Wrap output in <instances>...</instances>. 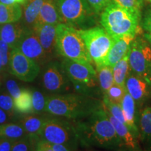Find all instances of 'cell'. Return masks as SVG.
<instances>
[{
    "label": "cell",
    "instance_id": "obj_1",
    "mask_svg": "<svg viewBox=\"0 0 151 151\" xmlns=\"http://www.w3.org/2000/svg\"><path fill=\"white\" fill-rule=\"evenodd\" d=\"M80 144L111 150L120 148V141L104 107L90 116L73 120Z\"/></svg>",
    "mask_w": 151,
    "mask_h": 151
},
{
    "label": "cell",
    "instance_id": "obj_2",
    "mask_svg": "<svg viewBox=\"0 0 151 151\" xmlns=\"http://www.w3.org/2000/svg\"><path fill=\"white\" fill-rule=\"evenodd\" d=\"M103 107L102 99L77 92L48 94L46 113L69 120H80Z\"/></svg>",
    "mask_w": 151,
    "mask_h": 151
},
{
    "label": "cell",
    "instance_id": "obj_3",
    "mask_svg": "<svg viewBox=\"0 0 151 151\" xmlns=\"http://www.w3.org/2000/svg\"><path fill=\"white\" fill-rule=\"evenodd\" d=\"M140 18L112 1L101 13V26L113 39L137 35Z\"/></svg>",
    "mask_w": 151,
    "mask_h": 151
},
{
    "label": "cell",
    "instance_id": "obj_4",
    "mask_svg": "<svg viewBox=\"0 0 151 151\" xmlns=\"http://www.w3.org/2000/svg\"><path fill=\"white\" fill-rule=\"evenodd\" d=\"M62 67L73 86V91L86 95L102 99L97 71L91 64H83L65 59Z\"/></svg>",
    "mask_w": 151,
    "mask_h": 151
},
{
    "label": "cell",
    "instance_id": "obj_5",
    "mask_svg": "<svg viewBox=\"0 0 151 151\" xmlns=\"http://www.w3.org/2000/svg\"><path fill=\"white\" fill-rule=\"evenodd\" d=\"M56 52L66 59L92 65L78 29L67 24L57 25Z\"/></svg>",
    "mask_w": 151,
    "mask_h": 151
},
{
    "label": "cell",
    "instance_id": "obj_6",
    "mask_svg": "<svg viewBox=\"0 0 151 151\" xmlns=\"http://www.w3.org/2000/svg\"><path fill=\"white\" fill-rule=\"evenodd\" d=\"M40 139L52 144L64 145L73 150L79 144L73 120L50 114L43 124Z\"/></svg>",
    "mask_w": 151,
    "mask_h": 151
},
{
    "label": "cell",
    "instance_id": "obj_7",
    "mask_svg": "<svg viewBox=\"0 0 151 151\" xmlns=\"http://www.w3.org/2000/svg\"><path fill=\"white\" fill-rule=\"evenodd\" d=\"M87 50L96 67L104 65L114 39L103 27H94L78 29Z\"/></svg>",
    "mask_w": 151,
    "mask_h": 151
},
{
    "label": "cell",
    "instance_id": "obj_8",
    "mask_svg": "<svg viewBox=\"0 0 151 151\" xmlns=\"http://www.w3.org/2000/svg\"><path fill=\"white\" fill-rule=\"evenodd\" d=\"M131 71L151 85V46L146 38L136 36L129 50Z\"/></svg>",
    "mask_w": 151,
    "mask_h": 151
},
{
    "label": "cell",
    "instance_id": "obj_9",
    "mask_svg": "<svg viewBox=\"0 0 151 151\" xmlns=\"http://www.w3.org/2000/svg\"><path fill=\"white\" fill-rule=\"evenodd\" d=\"M41 69V86L49 94H65L73 90L62 63L49 61Z\"/></svg>",
    "mask_w": 151,
    "mask_h": 151
},
{
    "label": "cell",
    "instance_id": "obj_10",
    "mask_svg": "<svg viewBox=\"0 0 151 151\" xmlns=\"http://www.w3.org/2000/svg\"><path fill=\"white\" fill-rule=\"evenodd\" d=\"M56 6L64 22L73 27L83 26L94 12L87 0H58Z\"/></svg>",
    "mask_w": 151,
    "mask_h": 151
},
{
    "label": "cell",
    "instance_id": "obj_11",
    "mask_svg": "<svg viewBox=\"0 0 151 151\" xmlns=\"http://www.w3.org/2000/svg\"><path fill=\"white\" fill-rule=\"evenodd\" d=\"M41 67L26 57L18 48H14L9 60V73L23 82H32L40 74Z\"/></svg>",
    "mask_w": 151,
    "mask_h": 151
},
{
    "label": "cell",
    "instance_id": "obj_12",
    "mask_svg": "<svg viewBox=\"0 0 151 151\" xmlns=\"http://www.w3.org/2000/svg\"><path fill=\"white\" fill-rule=\"evenodd\" d=\"M16 48H18L24 55L37 62L41 67L50 61L35 32L32 29L26 30Z\"/></svg>",
    "mask_w": 151,
    "mask_h": 151
},
{
    "label": "cell",
    "instance_id": "obj_13",
    "mask_svg": "<svg viewBox=\"0 0 151 151\" xmlns=\"http://www.w3.org/2000/svg\"><path fill=\"white\" fill-rule=\"evenodd\" d=\"M125 88L134 100L138 111L151 97V85L132 71L126 79Z\"/></svg>",
    "mask_w": 151,
    "mask_h": 151
},
{
    "label": "cell",
    "instance_id": "obj_14",
    "mask_svg": "<svg viewBox=\"0 0 151 151\" xmlns=\"http://www.w3.org/2000/svg\"><path fill=\"white\" fill-rule=\"evenodd\" d=\"M32 30L50 60V57L56 51L57 25L49 24H36Z\"/></svg>",
    "mask_w": 151,
    "mask_h": 151
},
{
    "label": "cell",
    "instance_id": "obj_15",
    "mask_svg": "<svg viewBox=\"0 0 151 151\" xmlns=\"http://www.w3.org/2000/svg\"><path fill=\"white\" fill-rule=\"evenodd\" d=\"M48 113H30L21 116L18 118V122L22 125L26 134L32 140L40 139L41 130L43 127Z\"/></svg>",
    "mask_w": 151,
    "mask_h": 151
},
{
    "label": "cell",
    "instance_id": "obj_16",
    "mask_svg": "<svg viewBox=\"0 0 151 151\" xmlns=\"http://www.w3.org/2000/svg\"><path fill=\"white\" fill-rule=\"evenodd\" d=\"M137 35H125L114 39L104 65L113 67L129 52L132 41Z\"/></svg>",
    "mask_w": 151,
    "mask_h": 151
},
{
    "label": "cell",
    "instance_id": "obj_17",
    "mask_svg": "<svg viewBox=\"0 0 151 151\" xmlns=\"http://www.w3.org/2000/svg\"><path fill=\"white\" fill-rule=\"evenodd\" d=\"M106 111L109 120L116 130L117 135L120 139V148H123L124 150L127 151H140V149L139 148V141H138L139 139L134 137V135L130 132L125 124L113 117L106 110Z\"/></svg>",
    "mask_w": 151,
    "mask_h": 151
},
{
    "label": "cell",
    "instance_id": "obj_18",
    "mask_svg": "<svg viewBox=\"0 0 151 151\" xmlns=\"http://www.w3.org/2000/svg\"><path fill=\"white\" fill-rule=\"evenodd\" d=\"M120 106L123 112L126 125L134 137L139 140V130L138 127L139 114L137 111L138 109L134 100L127 92L124 94Z\"/></svg>",
    "mask_w": 151,
    "mask_h": 151
},
{
    "label": "cell",
    "instance_id": "obj_19",
    "mask_svg": "<svg viewBox=\"0 0 151 151\" xmlns=\"http://www.w3.org/2000/svg\"><path fill=\"white\" fill-rule=\"evenodd\" d=\"M27 29L29 28L26 27L20 20L12 23L1 24H0V39L12 48H16Z\"/></svg>",
    "mask_w": 151,
    "mask_h": 151
},
{
    "label": "cell",
    "instance_id": "obj_20",
    "mask_svg": "<svg viewBox=\"0 0 151 151\" xmlns=\"http://www.w3.org/2000/svg\"><path fill=\"white\" fill-rule=\"evenodd\" d=\"M138 127L139 140L146 151H151V106L145 107L141 110L138 118Z\"/></svg>",
    "mask_w": 151,
    "mask_h": 151
},
{
    "label": "cell",
    "instance_id": "obj_21",
    "mask_svg": "<svg viewBox=\"0 0 151 151\" xmlns=\"http://www.w3.org/2000/svg\"><path fill=\"white\" fill-rule=\"evenodd\" d=\"M61 23L65 22L60 16L57 6L52 0H46L39 11L35 25L40 24L58 25Z\"/></svg>",
    "mask_w": 151,
    "mask_h": 151
},
{
    "label": "cell",
    "instance_id": "obj_22",
    "mask_svg": "<svg viewBox=\"0 0 151 151\" xmlns=\"http://www.w3.org/2000/svg\"><path fill=\"white\" fill-rule=\"evenodd\" d=\"M46 0H27L23 4L22 23L26 27L32 29L35 24L38 15Z\"/></svg>",
    "mask_w": 151,
    "mask_h": 151
},
{
    "label": "cell",
    "instance_id": "obj_23",
    "mask_svg": "<svg viewBox=\"0 0 151 151\" xmlns=\"http://www.w3.org/2000/svg\"><path fill=\"white\" fill-rule=\"evenodd\" d=\"M14 100V109L19 117L34 113L31 89L22 88L19 96Z\"/></svg>",
    "mask_w": 151,
    "mask_h": 151
},
{
    "label": "cell",
    "instance_id": "obj_24",
    "mask_svg": "<svg viewBox=\"0 0 151 151\" xmlns=\"http://www.w3.org/2000/svg\"><path fill=\"white\" fill-rule=\"evenodd\" d=\"M22 16V10L19 4L5 5L0 3V24L18 22Z\"/></svg>",
    "mask_w": 151,
    "mask_h": 151
},
{
    "label": "cell",
    "instance_id": "obj_25",
    "mask_svg": "<svg viewBox=\"0 0 151 151\" xmlns=\"http://www.w3.org/2000/svg\"><path fill=\"white\" fill-rule=\"evenodd\" d=\"M25 137H27V134L18 121L10 122L0 125V138L16 141Z\"/></svg>",
    "mask_w": 151,
    "mask_h": 151
},
{
    "label": "cell",
    "instance_id": "obj_26",
    "mask_svg": "<svg viewBox=\"0 0 151 151\" xmlns=\"http://www.w3.org/2000/svg\"><path fill=\"white\" fill-rule=\"evenodd\" d=\"M114 83L125 87V82L131 68L129 62V52L113 67Z\"/></svg>",
    "mask_w": 151,
    "mask_h": 151
},
{
    "label": "cell",
    "instance_id": "obj_27",
    "mask_svg": "<svg viewBox=\"0 0 151 151\" xmlns=\"http://www.w3.org/2000/svg\"><path fill=\"white\" fill-rule=\"evenodd\" d=\"M98 81H99L100 90L104 94L106 93L109 88L114 84L113 67L103 65L96 67Z\"/></svg>",
    "mask_w": 151,
    "mask_h": 151
},
{
    "label": "cell",
    "instance_id": "obj_28",
    "mask_svg": "<svg viewBox=\"0 0 151 151\" xmlns=\"http://www.w3.org/2000/svg\"><path fill=\"white\" fill-rule=\"evenodd\" d=\"M16 79L18 78L10 73H6L2 76V83L1 86L10 94L14 99L18 97L22 90Z\"/></svg>",
    "mask_w": 151,
    "mask_h": 151
},
{
    "label": "cell",
    "instance_id": "obj_29",
    "mask_svg": "<svg viewBox=\"0 0 151 151\" xmlns=\"http://www.w3.org/2000/svg\"><path fill=\"white\" fill-rule=\"evenodd\" d=\"M0 108L8 113L14 121L20 118L15 111L14 99L2 87H0Z\"/></svg>",
    "mask_w": 151,
    "mask_h": 151
},
{
    "label": "cell",
    "instance_id": "obj_30",
    "mask_svg": "<svg viewBox=\"0 0 151 151\" xmlns=\"http://www.w3.org/2000/svg\"><path fill=\"white\" fill-rule=\"evenodd\" d=\"M32 99V107L34 113L42 114L46 113L47 96L39 89H31Z\"/></svg>",
    "mask_w": 151,
    "mask_h": 151
},
{
    "label": "cell",
    "instance_id": "obj_31",
    "mask_svg": "<svg viewBox=\"0 0 151 151\" xmlns=\"http://www.w3.org/2000/svg\"><path fill=\"white\" fill-rule=\"evenodd\" d=\"M113 1L122 8L126 9L139 18H141L143 0H113Z\"/></svg>",
    "mask_w": 151,
    "mask_h": 151
},
{
    "label": "cell",
    "instance_id": "obj_32",
    "mask_svg": "<svg viewBox=\"0 0 151 151\" xmlns=\"http://www.w3.org/2000/svg\"><path fill=\"white\" fill-rule=\"evenodd\" d=\"M126 92L127 90L125 87H122L114 83L103 96L108 98L112 102L120 105Z\"/></svg>",
    "mask_w": 151,
    "mask_h": 151
},
{
    "label": "cell",
    "instance_id": "obj_33",
    "mask_svg": "<svg viewBox=\"0 0 151 151\" xmlns=\"http://www.w3.org/2000/svg\"><path fill=\"white\" fill-rule=\"evenodd\" d=\"M14 48L11 47L8 43L0 39V58H1L2 65L5 71L9 73V60H10L11 53L12 49Z\"/></svg>",
    "mask_w": 151,
    "mask_h": 151
},
{
    "label": "cell",
    "instance_id": "obj_34",
    "mask_svg": "<svg viewBox=\"0 0 151 151\" xmlns=\"http://www.w3.org/2000/svg\"><path fill=\"white\" fill-rule=\"evenodd\" d=\"M35 141L36 140H32L27 136L21 139L14 141L11 151H29Z\"/></svg>",
    "mask_w": 151,
    "mask_h": 151
},
{
    "label": "cell",
    "instance_id": "obj_35",
    "mask_svg": "<svg viewBox=\"0 0 151 151\" xmlns=\"http://www.w3.org/2000/svg\"><path fill=\"white\" fill-rule=\"evenodd\" d=\"M93 11L97 14L102 11L113 0H87Z\"/></svg>",
    "mask_w": 151,
    "mask_h": 151
},
{
    "label": "cell",
    "instance_id": "obj_36",
    "mask_svg": "<svg viewBox=\"0 0 151 151\" xmlns=\"http://www.w3.org/2000/svg\"><path fill=\"white\" fill-rule=\"evenodd\" d=\"M36 147L38 151H54L51 143L41 139L36 141Z\"/></svg>",
    "mask_w": 151,
    "mask_h": 151
},
{
    "label": "cell",
    "instance_id": "obj_37",
    "mask_svg": "<svg viewBox=\"0 0 151 151\" xmlns=\"http://www.w3.org/2000/svg\"><path fill=\"white\" fill-rule=\"evenodd\" d=\"M14 141L0 138V151H11Z\"/></svg>",
    "mask_w": 151,
    "mask_h": 151
},
{
    "label": "cell",
    "instance_id": "obj_38",
    "mask_svg": "<svg viewBox=\"0 0 151 151\" xmlns=\"http://www.w3.org/2000/svg\"><path fill=\"white\" fill-rule=\"evenodd\" d=\"M10 122H14V120L5 111L0 108V125Z\"/></svg>",
    "mask_w": 151,
    "mask_h": 151
},
{
    "label": "cell",
    "instance_id": "obj_39",
    "mask_svg": "<svg viewBox=\"0 0 151 151\" xmlns=\"http://www.w3.org/2000/svg\"><path fill=\"white\" fill-rule=\"evenodd\" d=\"M143 28L146 30L147 32L151 34V14L146 17L143 23Z\"/></svg>",
    "mask_w": 151,
    "mask_h": 151
},
{
    "label": "cell",
    "instance_id": "obj_40",
    "mask_svg": "<svg viewBox=\"0 0 151 151\" xmlns=\"http://www.w3.org/2000/svg\"><path fill=\"white\" fill-rule=\"evenodd\" d=\"M52 147L54 151H74L62 144H52Z\"/></svg>",
    "mask_w": 151,
    "mask_h": 151
},
{
    "label": "cell",
    "instance_id": "obj_41",
    "mask_svg": "<svg viewBox=\"0 0 151 151\" xmlns=\"http://www.w3.org/2000/svg\"><path fill=\"white\" fill-rule=\"evenodd\" d=\"M0 3L5 5H11L16 4V0H0Z\"/></svg>",
    "mask_w": 151,
    "mask_h": 151
},
{
    "label": "cell",
    "instance_id": "obj_42",
    "mask_svg": "<svg viewBox=\"0 0 151 151\" xmlns=\"http://www.w3.org/2000/svg\"><path fill=\"white\" fill-rule=\"evenodd\" d=\"M6 73H7V72L5 71L4 68V67H3L2 62H1V58H0V75H1V76H3Z\"/></svg>",
    "mask_w": 151,
    "mask_h": 151
},
{
    "label": "cell",
    "instance_id": "obj_43",
    "mask_svg": "<svg viewBox=\"0 0 151 151\" xmlns=\"http://www.w3.org/2000/svg\"><path fill=\"white\" fill-rule=\"evenodd\" d=\"M143 36H144V37L147 39V41H148L149 43H150V46H151V34L146 32V33L144 34V35H143Z\"/></svg>",
    "mask_w": 151,
    "mask_h": 151
},
{
    "label": "cell",
    "instance_id": "obj_44",
    "mask_svg": "<svg viewBox=\"0 0 151 151\" xmlns=\"http://www.w3.org/2000/svg\"><path fill=\"white\" fill-rule=\"evenodd\" d=\"M37 140L35 141V142H34L32 146L31 149H30L29 151H38L37 149V147H36V141H37Z\"/></svg>",
    "mask_w": 151,
    "mask_h": 151
},
{
    "label": "cell",
    "instance_id": "obj_45",
    "mask_svg": "<svg viewBox=\"0 0 151 151\" xmlns=\"http://www.w3.org/2000/svg\"><path fill=\"white\" fill-rule=\"evenodd\" d=\"M27 0H16V2L19 4H23Z\"/></svg>",
    "mask_w": 151,
    "mask_h": 151
},
{
    "label": "cell",
    "instance_id": "obj_46",
    "mask_svg": "<svg viewBox=\"0 0 151 151\" xmlns=\"http://www.w3.org/2000/svg\"><path fill=\"white\" fill-rule=\"evenodd\" d=\"M1 83H2V76L0 75V87L1 86Z\"/></svg>",
    "mask_w": 151,
    "mask_h": 151
},
{
    "label": "cell",
    "instance_id": "obj_47",
    "mask_svg": "<svg viewBox=\"0 0 151 151\" xmlns=\"http://www.w3.org/2000/svg\"><path fill=\"white\" fill-rule=\"evenodd\" d=\"M148 1H150V3H151V0H148Z\"/></svg>",
    "mask_w": 151,
    "mask_h": 151
}]
</instances>
